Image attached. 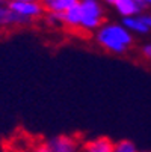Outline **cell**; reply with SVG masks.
I'll return each instance as SVG.
<instances>
[{
  "instance_id": "6da1fadb",
  "label": "cell",
  "mask_w": 151,
  "mask_h": 152,
  "mask_svg": "<svg viewBox=\"0 0 151 152\" xmlns=\"http://www.w3.org/2000/svg\"><path fill=\"white\" fill-rule=\"evenodd\" d=\"M95 41L106 51L113 54H124L133 45V33H130L122 24L104 23L95 32Z\"/></svg>"
},
{
  "instance_id": "7a4b0ae2",
  "label": "cell",
  "mask_w": 151,
  "mask_h": 152,
  "mask_svg": "<svg viewBox=\"0 0 151 152\" xmlns=\"http://www.w3.org/2000/svg\"><path fill=\"white\" fill-rule=\"evenodd\" d=\"M32 152H82V142L68 134H57L41 140Z\"/></svg>"
},
{
  "instance_id": "3957f363",
  "label": "cell",
  "mask_w": 151,
  "mask_h": 152,
  "mask_svg": "<svg viewBox=\"0 0 151 152\" xmlns=\"http://www.w3.org/2000/svg\"><path fill=\"white\" fill-rule=\"evenodd\" d=\"M8 8L15 12L17 15L23 17L29 21H33L39 17L44 15V6L41 5V2L36 3H23V2H9Z\"/></svg>"
},
{
  "instance_id": "277c9868",
  "label": "cell",
  "mask_w": 151,
  "mask_h": 152,
  "mask_svg": "<svg viewBox=\"0 0 151 152\" xmlns=\"http://www.w3.org/2000/svg\"><path fill=\"white\" fill-rule=\"evenodd\" d=\"M113 6H115L116 12L119 15H122V18L138 17V15L144 14V9L147 8V5L142 0H115Z\"/></svg>"
},
{
  "instance_id": "5b68a950",
  "label": "cell",
  "mask_w": 151,
  "mask_h": 152,
  "mask_svg": "<svg viewBox=\"0 0 151 152\" xmlns=\"http://www.w3.org/2000/svg\"><path fill=\"white\" fill-rule=\"evenodd\" d=\"M113 142L106 137V136H100L95 137L92 140L83 142L82 143V152H113Z\"/></svg>"
},
{
  "instance_id": "8992f818",
  "label": "cell",
  "mask_w": 151,
  "mask_h": 152,
  "mask_svg": "<svg viewBox=\"0 0 151 152\" xmlns=\"http://www.w3.org/2000/svg\"><path fill=\"white\" fill-rule=\"evenodd\" d=\"M32 21L17 15L15 12H12L8 5L6 6H0V27H9V26H24V24H30Z\"/></svg>"
},
{
  "instance_id": "52a82bcc",
  "label": "cell",
  "mask_w": 151,
  "mask_h": 152,
  "mask_svg": "<svg viewBox=\"0 0 151 152\" xmlns=\"http://www.w3.org/2000/svg\"><path fill=\"white\" fill-rule=\"evenodd\" d=\"M80 9H82V15L86 18L103 20L104 11L98 0H80Z\"/></svg>"
},
{
  "instance_id": "ba28073f",
  "label": "cell",
  "mask_w": 151,
  "mask_h": 152,
  "mask_svg": "<svg viewBox=\"0 0 151 152\" xmlns=\"http://www.w3.org/2000/svg\"><path fill=\"white\" fill-rule=\"evenodd\" d=\"M80 23H82V9L80 5L62 12V24L68 26L70 29H80Z\"/></svg>"
},
{
  "instance_id": "9c48e42d",
  "label": "cell",
  "mask_w": 151,
  "mask_h": 152,
  "mask_svg": "<svg viewBox=\"0 0 151 152\" xmlns=\"http://www.w3.org/2000/svg\"><path fill=\"white\" fill-rule=\"evenodd\" d=\"M130 33H138V35H147L150 32V29L144 24V21L141 20V17H128V18H122L121 23Z\"/></svg>"
},
{
  "instance_id": "30bf717a",
  "label": "cell",
  "mask_w": 151,
  "mask_h": 152,
  "mask_svg": "<svg viewBox=\"0 0 151 152\" xmlns=\"http://www.w3.org/2000/svg\"><path fill=\"white\" fill-rule=\"evenodd\" d=\"M41 5L46 12H65L62 0H41Z\"/></svg>"
},
{
  "instance_id": "8fae6325",
  "label": "cell",
  "mask_w": 151,
  "mask_h": 152,
  "mask_svg": "<svg viewBox=\"0 0 151 152\" xmlns=\"http://www.w3.org/2000/svg\"><path fill=\"white\" fill-rule=\"evenodd\" d=\"M113 152H139L136 145L130 140H119L113 145Z\"/></svg>"
},
{
  "instance_id": "7c38bea8",
  "label": "cell",
  "mask_w": 151,
  "mask_h": 152,
  "mask_svg": "<svg viewBox=\"0 0 151 152\" xmlns=\"http://www.w3.org/2000/svg\"><path fill=\"white\" fill-rule=\"evenodd\" d=\"M46 21L49 24H53V26L62 24V12H47L46 14Z\"/></svg>"
},
{
  "instance_id": "4fadbf2b",
  "label": "cell",
  "mask_w": 151,
  "mask_h": 152,
  "mask_svg": "<svg viewBox=\"0 0 151 152\" xmlns=\"http://www.w3.org/2000/svg\"><path fill=\"white\" fill-rule=\"evenodd\" d=\"M141 53H142V56H144V57H147V59H150V60H151V42H148V44L142 45Z\"/></svg>"
},
{
  "instance_id": "5bb4252c",
  "label": "cell",
  "mask_w": 151,
  "mask_h": 152,
  "mask_svg": "<svg viewBox=\"0 0 151 152\" xmlns=\"http://www.w3.org/2000/svg\"><path fill=\"white\" fill-rule=\"evenodd\" d=\"M139 17H141V20L144 21V24L151 30V14H150V12H144V14H141Z\"/></svg>"
},
{
  "instance_id": "9a60e30c",
  "label": "cell",
  "mask_w": 151,
  "mask_h": 152,
  "mask_svg": "<svg viewBox=\"0 0 151 152\" xmlns=\"http://www.w3.org/2000/svg\"><path fill=\"white\" fill-rule=\"evenodd\" d=\"M9 2H23V3H36L41 0H9Z\"/></svg>"
},
{
  "instance_id": "2e32d148",
  "label": "cell",
  "mask_w": 151,
  "mask_h": 152,
  "mask_svg": "<svg viewBox=\"0 0 151 152\" xmlns=\"http://www.w3.org/2000/svg\"><path fill=\"white\" fill-rule=\"evenodd\" d=\"M9 3V0H0V6H6Z\"/></svg>"
},
{
  "instance_id": "e0dca14e",
  "label": "cell",
  "mask_w": 151,
  "mask_h": 152,
  "mask_svg": "<svg viewBox=\"0 0 151 152\" xmlns=\"http://www.w3.org/2000/svg\"><path fill=\"white\" fill-rule=\"evenodd\" d=\"M142 2H144L147 6H151V0H142Z\"/></svg>"
},
{
  "instance_id": "ac0fdd59",
  "label": "cell",
  "mask_w": 151,
  "mask_h": 152,
  "mask_svg": "<svg viewBox=\"0 0 151 152\" xmlns=\"http://www.w3.org/2000/svg\"><path fill=\"white\" fill-rule=\"evenodd\" d=\"M104 2H106V3H109V5H113V3H115V0H104Z\"/></svg>"
},
{
  "instance_id": "d6986e66",
  "label": "cell",
  "mask_w": 151,
  "mask_h": 152,
  "mask_svg": "<svg viewBox=\"0 0 151 152\" xmlns=\"http://www.w3.org/2000/svg\"><path fill=\"white\" fill-rule=\"evenodd\" d=\"M139 152H151V151H139Z\"/></svg>"
}]
</instances>
